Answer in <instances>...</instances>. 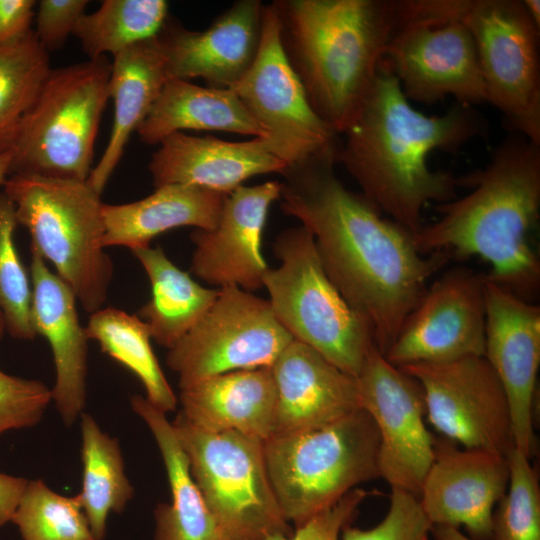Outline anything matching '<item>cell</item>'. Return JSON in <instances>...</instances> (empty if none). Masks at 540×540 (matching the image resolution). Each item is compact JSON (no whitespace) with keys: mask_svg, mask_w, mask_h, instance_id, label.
Segmentation results:
<instances>
[{"mask_svg":"<svg viewBox=\"0 0 540 540\" xmlns=\"http://www.w3.org/2000/svg\"><path fill=\"white\" fill-rule=\"evenodd\" d=\"M3 187L30 233V248L53 265L87 312L101 309L113 275L102 246L101 194L87 180L39 175H10Z\"/></svg>","mask_w":540,"mask_h":540,"instance_id":"5b68a950","label":"cell"},{"mask_svg":"<svg viewBox=\"0 0 540 540\" xmlns=\"http://www.w3.org/2000/svg\"><path fill=\"white\" fill-rule=\"evenodd\" d=\"M5 330H6L5 321H4L3 314L0 310V339L3 337Z\"/></svg>","mask_w":540,"mask_h":540,"instance_id":"bcb514c9","label":"cell"},{"mask_svg":"<svg viewBox=\"0 0 540 540\" xmlns=\"http://www.w3.org/2000/svg\"><path fill=\"white\" fill-rule=\"evenodd\" d=\"M272 3L284 53L311 107L343 134L373 86L401 20V0Z\"/></svg>","mask_w":540,"mask_h":540,"instance_id":"277c9868","label":"cell"},{"mask_svg":"<svg viewBox=\"0 0 540 540\" xmlns=\"http://www.w3.org/2000/svg\"><path fill=\"white\" fill-rule=\"evenodd\" d=\"M263 10L259 0L236 1L204 31L166 22L159 37L168 79L202 78L209 87L232 88L257 55Z\"/></svg>","mask_w":540,"mask_h":540,"instance_id":"ffe728a7","label":"cell"},{"mask_svg":"<svg viewBox=\"0 0 540 540\" xmlns=\"http://www.w3.org/2000/svg\"><path fill=\"white\" fill-rule=\"evenodd\" d=\"M268 300L239 287L220 288L200 321L172 348L167 365L184 388L237 370L271 367L293 341Z\"/></svg>","mask_w":540,"mask_h":540,"instance_id":"4fadbf2b","label":"cell"},{"mask_svg":"<svg viewBox=\"0 0 540 540\" xmlns=\"http://www.w3.org/2000/svg\"><path fill=\"white\" fill-rule=\"evenodd\" d=\"M132 252L151 284V297L138 310V317L146 323L151 339L170 349L211 308L220 288L201 286L178 268L161 247L149 246Z\"/></svg>","mask_w":540,"mask_h":540,"instance_id":"f1b7e54d","label":"cell"},{"mask_svg":"<svg viewBox=\"0 0 540 540\" xmlns=\"http://www.w3.org/2000/svg\"><path fill=\"white\" fill-rule=\"evenodd\" d=\"M168 7L164 0H104L81 17L73 36L89 59L113 57L158 36L168 20Z\"/></svg>","mask_w":540,"mask_h":540,"instance_id":"1f68e13d","label":"cell"},{"mask_svg":"<svg viewBox=\"0 0 540 540\" xmlns=\"http://www.w3.org/2000/svg\"><path fill=\"white\" fill-rule=\"evenodd\" d=\"M158 145L148 165L155 188L186 184L228 195L253 176L288 169L264 138L229 142L176 132Z\"/></svg>","mask_w":540,"mask_h":540,"instance_id":"603a6c76","label":"cell"},{"mask_svg":"<svg viewBox=\"0 0 540 540\" xmlns=\"http://www.w3.org/2000/svg\"><path fill=\"white\" fill-rule=\"evenodd\" d=\"M23 540H95L79 495L64 496L28 480L12 517Z\"/></svg>","mask_w":540,"mask_h":540,"instance_id":"836d02e7","label":"cell"},{"mask_svg":"<svg viewBox=\"0 0 540 540\" xmlns=\"http://www.w3.org/2000/svg\"><path fill=\"white\" fill-rule=\"evenodd\" d=\"M34 0H0V47L13 44L31 29Z\"/></svg>","mask_w":540,"mask_h":540,"instance_id":"60d3db41","label":"cell"},{"mask_svg":"<svg viewBox=\"0 0 540 540\" xmlns=\"http://www.w3.org/2000/svg\"><path fill=\"white\" fill-rule=\"evenodd\" d=\"M360 407L379 434L380 477L419 497L436 442L424 423L419 382L391 364L373 345L356 377Z\"/></svg>","mask_w":540,"mask_h":540,"instance_id":"9a60e30c","label":"cell"},{"mask_svg":"<svg viewBox=\"0 0 540 540\" xmlns=\"http://www.w3.org/2000/svg\"><path fill=\"white\" fill-rule=\"evenodd\" d=\"M273 248L280 265L269 268L263 287L275 318L294 340L357 377L375 345L372 330L327 276L312 234L304 226L286 229Z\"/></svg>","mask_w":540,"mask_h":540,"instance_id":"52a82bcc","label":"cell"},{"mask_svg":"<svg viewBox=\"0 0 540 540\" xmlns=\"http://www.w3.org/2000/svg\"><path fill=\"white\" fill-rule=\"evenodd\" d=\"M181 413L210 432L237 431L266 441L273 434L276 385L271 367L215 375L180 389Z\"/></svg>","mask_w":540,"mask_h":540,"instance_id":"cb8c5ba5","label":"cell"},{"mask_svg":"<svg viewBox=\"0 0 540 540\" xmlns=\"http://www.w3.org/2000/svg\"><path fill=\"white\" fill-rule=\"evenodd\" d=\"M28 480L0 472V527L11 522Z\"/></svg>","mask_w":540,"mask_h":540,"instance_id":"b9f144b4","label":"cell"},{"mask_svg":"<svg viewBox=\"0 0 540 540\" xmlns=\"http://www.w3.org/2000/svg\"><path fill=\"white\" fill-rule=\"evenodd\" d=\"M184 130L268 137L232 89L201 87L171 78L136 132L142 142L158 145L165 137Z\"/></svg>","mask_w":540,"mask_h":540,"instance_id":"83f0119b","label":"cell"},{"mask_svg":"<svg viewBox=\"0 0 540 540\" xmlns=\"http://www.w3.org/2000/svg\"><path fill=\"white\" fill-rule=\"evenodd\" d=\"M486 276L452 268L427 287L384 354L393 365L440 363L485 352Z\"/></svg>","mask_w":540,"mask_h":540,"instance_id":"2e32d148","label":"cell"},{"mask_svg":"<svg viewBox=\"0 0 540 540\" xmlns=\"http://www.w3.org/2000/svg\"><path fill=\"white\" fill-rule=\"evenodd\" d=\"M130 402L155 438L171 491L170 504L160 503L154 512L155 540H227L191 474L186 452L166 413L141 395L132 396Z\"/></svg>","mask_w":540,"mask_h":540,"instance_id":"4316f807","label":"cell"},{"mask_svg":"<svg viewBox=\"0 0 540 540\" xmlns=\"http://www.w3.org/2000/svg\"><path fill=\"white\" fill-rule=\"evenodd\" d=\"M508 482L507 456L436 443L419 500L432 526L464 527L472 540H491L493 512Z\"/></svg>","mask_w":540,"mask_h":540,"instance_id":"ac0fdd59","label":"cell"},{"mask_svg":"<svg viewBox=\"0 0 540 540\" xmlns=\"http://www.w3.org/2000/svg\"><path fill=\"white\" fill-rule=\"evenodd\" d=\"M370 493L355 488L329 508L296 527L294 533L274 534L263 540H339L343 529L350 525L360 504Z\"/></svg>","mask_w":540,"mask_h":540,"instance_id":"f35d334b","label":"cell"},{"mask_svg":"<svg viewBox=\"0 0 540 540\" xmlns=\"http://www.w3.org/2000/svg\"><path fill=\"white\" fill-rule=\"evenodd\" d=\"M335 163L324 158L288 168L281 209L312 234L324 271L368 322L384 355L429 279L452 257L419 252L410 231L342 184Z\"/></svg>","mask_w":540,"mask_h":540,"instance_id":"6da1fadb","label":"cell"},{"mask_svg":"<svg viewBox=\"0 0 540 540\" xmlns=\"http://www.w3.org/2000/svg\"><path fill=\"white\" fill-rule=\"evenodd\" d=\"M80 416L83 472L78 495L95 540H103L110 513H121L134 491L118 440L103 432L91 415Z\"/></svg>","mask_w":540,"mask_h":540,"instance_id":"f546056e","label":"cell"},{"mask_svg":"<svg viewBox=\"0 0 540 540\" xmlns=\"http://www.w3.org/2000/svg\"><path fill=\"white\" fill-rule=\"evenodd\" d=\"M225 198V194L198 186L168 184L138 201L103 203L102 246H124L134 251L149 247L157 235L174 228L212 230L218 224Z\"/></svg>","mask_w":540,"mask_h":540,"instance_id":"484cf974","label":"cell"},{"mask_svg":"<svg viewBox=\"0 0 540 540\" xmlns=\"http://www.w3.org/2000/svg\"><path fill=\"white\" fill-rule=\"evenodd\" d=\"M230 89L266 131L271 152L288 168L323 158L339 162V135L313 110L291 67L273 3L264 5L257 55Z\"/></svg>","mask_w":540,"mask_h":540,"instance_id":"8fae6325","label":"cell"},{"mask_svg":"<svg viewBox=\"0 0 540 540\" xmlns=\"http://www.w3.org/2000/svg\"><path fill=\"white\" fill-rule=\"evenodd\" d=\"M85 329L88 339L95 340L102 352L138 377L154 407L164 413L175 410L177 397L153 352L143 320L117 308H101L91 313Z\"/></svg>","mask_w":540,"mask_h":540,"instance_id":"4dcf8cb0","label":"cell"},{"mask_svg":"<svg viewBox=\"0 0 540 540\" xmlns=\"http://www.w3.org/2000/svg\"><path fill=\"white\" fill-rule=\"evenodd\" d=\"M485 307L484 357L506 393L514 447L530 458L535 448L532 412L540 364V307L487 278Z\"/></svg>","mask_w":540,"mask_h":540,"instance_id":"e0dca14e","label":"cell"},{"mask_svg":"<svg viewBox=\"0 0 540 540\" xmlns=\"http://www.w3.org/2000/svg\"><path fill=\"white\" fill-rule=\"evenodd\" d=\"M11 158V152L0 155V186H3L6 179L9 177Z\"/></svg>","mask_w":540,"mask_h":540,"instance_id":"f6af8a7d","label":"cell"},{"mask_svg":"<svg viewBox=\"0 0 540 540\" xmlns=\"http://www.w3.org/2000/svg\"><path fill=\"white\" fill-rule=\"evenodd\" d=\"M469 0H401V20L383 63L407 99L487 102L479 57L463 17Z\"/></svg>","mask_w":540,"mask_h":540,"instance_id":"9c48e42d","label":"cell"},{"mask_svg":"<svg viewBox=\"0 0 540 540\" xmlns=\"http://www.w3.org/2000/svg\"><path fill=\"white\" fill-rule=\"evenodd\" d=\"M18 225L13 202L0 192V310L8 333L21 340L37 335L31 317L32 282L14 242Z\"/></svg>","mask_w":540,"mask_h":540,"instance_id":"e575fe53","label":"cell"},{"mask_svg":"<svg viewBox=\"0 0 540 540\" xmlns=\"http://www.w3.org/2000/svg\"><path fill=\"white\" fill-rule=\"evenodd\" d=\"M172 424L191 474L227 540L291 534L269 479L263 440L237 431L200 429L181 412Z\"/></svg>","mask_w":540,"mask_h":540,"instance_id":"30bf717a","label":"cell"},{"mask_svg":"<svg viewBox=\"0 0 540 540\" xmlns=\"http://www.w3.org/2000/svg\"><path fill=\"white\" fill-rule=\"evenodd\" d=\"M50 70L49 52L33 30L0 47V155L13 149Z\"/></svg>","mask_w":540,"mask_h":540,"instance_id":"d6a6232c","label":"cell"},{"mask_svg":"<svg viewBox=\"0 0 540 540\" xmlns=\"http://www.w3.org/2000/svg\"><path fill=\"white\" fill-rule=\"evenodd\" d=\"M431 535L436 540H472L460 529L447 526H432Z\"/></svg>","mask_w":540,"mask_h":540,"instance_id":"7bdbcfd3","label":"cell"},{"mask_svg":"<svg viewBox=\"0 0 540 540\" xmlns=\"http://www.w3.org/2000/svg\"><path fill=\"white\" fill-rule=\"evenodd\" d=\"M523 4L535 25L540 28V1L523 0Z\"/></svg>","mask_w":540,"mask_h":540,"instance_id":"ee69618b","label":"cell"},{"mask_svg":"<svg viewBox=\"0 0 540 540\" xmlns=\"http://www.w3.org/2000/svg\"><path fill=\"white\" fill-rule=\"evenodd\" d=\"M110 71L107 57L51 68L11 150L9 176L88 179Z\"/></svg>","mask_w":540,"mask_h":540,"instance_id":"ba28073f","label":"cell"},{"mask_svg":"<svg viewBox=\"0 0 540 540\" xmlns=\"http://www.w3.org/2000/svg\"><path fill=\"white\" fill-rule=\"evenodd\" d=\"M399 368L419 382L425 413L439 433L464 448L504 456L514 447L507 396L484 356Z\"/></svg>","mask_w":540,"mask_h":540,"instance_id":"5bb4252c","label":"cell"},{"mask_svg":"<svg viewBox=\"0 0 540 540\" xmlns=\"http://www.w3.org/2000/svg\"><path fill=\"white\" fill-rule=\"evenodd\" d=\"M463 20L475 41L487 102L515 132L540 145V28L519 0H469Z\"/></svg>","mask_w":540,"mask_h":540,"instance_id":"7c38bea8","label":"cell"},{"mask_svg":"<svg viewBox=\"0 0 540 540\" xmlns=\"http://www.w3.org/2000/svg\"><path fill=\"white\" fill-rule=\"evenodd\" d=\"M459 179L471 192L437 204L441 217L413 234L416 248L424 255L479 256L491 265L488 280L532 302L540 286V261L529 242L540 213V145L514 131L485 168Z\"/></svg>","mask_w":540,"mask_h":540,"instance_id":"3957f363","label":"cell"},{"mask_svg":"<svg viewBox=\"0 0 540 540\" xmlns=\"http://www.w3.org/2000/svg\"><path fill=\"white\" fill-rule=\"evenodd\" d=\"M51 400V389L43 382L0 370V435L38 424Z\"/></svg>","mask_w":540,"mask_h":540,"instance_id":"74e56055","label":"cell"},{"mask_svg":"<svg viewBox=\"0 0 540 540\" xmlns=\"http://www.w3.org/2000/svg\"><path fill=\"white\" fill-rule=\"evenodd\" d=\"M271 371L276 385L272 436L315 430L361 409L356 377L297 340Z\"/></svg>","mask_w":540,"mask_h":540,"instance_id":"44dd1931","label":"cell"},{"mask_svg":"<svg viewBox=\"0 0 540 540\" xmlns=\"http://www.w3.org/2000/svg\"><path fill=\"white\" fill-rule=\"evenodd\" d=\"M283 183L269 181L239 186L226 195L217 226L195 229L191 271L218 288L235 286L245 291L263 287L269 270L262 254L264 226L271 204L281 197Z\"/></svg>","mask_w":540,"mask_h":540,"instance_id":"d6986e66","label":"cell"},{"mask_svg":"<svg viewBox=\"0 0 540 540\" xmlns=\"http://www.w3.org/2000/svg\"><path fill=\"white\" fill-rule=\"evenodd\" d=\"M87 0H41L34 31L40 44L49 52L60 49L86 13Z\"/></svg>","mask_w":540,"mask_h":540,"instance_id":"ab89813d","label":"cell"},{"mask_svg":"<svg viewBox=\"0 0 540 540\" xmlns=\"http://www.w3.org/2000/svg\"><path fill=\"white\" fill-rule=\"evenodd\" d=\"M168 80L159 35L113 56L108 83L113 123L105 150L87 179L101 194L118 166L130 136L147 117Z\"/></svg>","mask_w":540,"mask_h":540,"instance_id":"d4e9b609","label":"cell"},{"mask_svg":"<svg viewBox=\"0 0 540 540\" xmlns=\"http://www.w3.org/2000/svg\"><path fill=\"white\" fill-rule=\"evenodd\" d=\"M30 249L33 329L51 347L56 370L52 400L65 425L71 426L86 403L89 339L79 320L74 293L40 254Z\"/></svg>","mask_w":540,"mask_h":540,"instance_id":"7402d4cb","label":"cell"},{"mask_svg":"<svg viewBox=\"0 0 540 540\" xmlns=\"http://www.w3.org/2000/svg\"><path fill=\"white\" fill-rule=\"evenodd\" d=\"M530 458L513 447L509 482L492 517L491 540H540V488Z\"/></svg>","mask_w":540,"mask_h":540,"instance_id":"d590c367","label":"cell"},{"mask_svg":"<svg viewBox=\"0 0 540 540\" xmlns=\"http://www.w3.org/2000/svg\"><path fill=\"white\" fill-rule=\"evenodd\" d=\"M379 444L363 409L315 430L264 441L269 479L285 520L297 527L379 478Z\"/></svg>","mask_w":540,"mask_h":540,"instance_id":"8992f818","label":"cell"},{"mask_svg":"<svg viewBox=\"0 0 540 540\" xmlns=\"http://www.w3.org/2000/svg\"><path fill=\"white\" fill-rule=\"evenodd\" d=\"M432 524L425 515L419 497L391 488L385 517L370 529L347 525L341 540H430Z\"/></svg>","mask_w":540,"mask_h":540,"instance_id":"8d00e7d4","label":"cell"},{"mask_svg":"<svg viewBox=\"0 0 540 540\" xmlns=\"http://www.w3.org/2000/svg\"><path fill=\"white\" fill-rule=\"evenodd\" d=\"M487 132L484 117L473 106L457 103L442 115H425L409 103L382 62L371 90L344 131L339 162L381 212L416 234L430 202L456 198L459 177L432 170L434 150L455 153Z\"/></svg>","mask_w":540,"mask_h":540,"instance_id":"7a4b0ae2","label":"cell"}]
</instances>
